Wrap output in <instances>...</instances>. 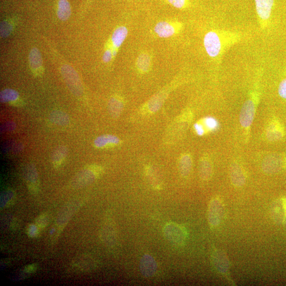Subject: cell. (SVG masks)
Returning <instances> with one entry per match:
<instances>
[{"instance_id": "1", "label": "cell", "mask_w": 286, "mask_h": 286, "mask_svg": "<svg viewBox=\"0 0 286 286\" xmlns=\"http://www.w3.org/2000/svg\"><path fill=\"white\" fill-rule=\"evenodd\" d=\"M241 39V35L235 32L214 30L205 35L203 44L209 56L220 61L226 51Z\"/></svg>"}, {"instance_id": "2", "label": "cell", "mask_w": 286, "mask_h": 286, "mask_svg": "<svg viewBox=\"0 0 286 286\" xmlns=\"http://www.w3.org/2000/svg\"><path fill=\"white\" fill-rule=\"evenodd\" d=\"M103 170L98 165H90L76 175L71 182L73 188L84 187L92 183L102 173Z\"/></svg>"}, {"instance_id": "3", "label": "cell", "mask_w": 286, "mask_h": 286, "mask_svg": "<svg viewBox=\"0 0 286 286\" xmlns=\"http://www.w3.org/2000/svg\"><path fill=\"white\" fill-rule=\"evenodd\" d=\"M258 21L263 29L268 28L271 22L275 0H254Z\"/></svg>"}, {"instance_id": "4", "label": "cell", "mask_w": 286, "mask_h": 286, "mask_svg": "<svg viewBox=\"0 0 286 286\" xmlns=\"http://www.w3.org/2000/svg\"><path fill=\"white\" fill-rule=\"evenodd\" d=\"M164 234L167 240L176 245H182L186 241L187 233L180 225L170 222L164 226Z\"/></svg>"}, {"instance_id": "5", "label": "cell", "mask_w": 286, "mask_h": 286, "mask_svg": "<svg viewBox=\"0 0 286 286\" xmlns=\"http://www.w3.org/2000/svg\"><path fill=\"white\" fill-rule=\"evenodd\" d=\"M256 107L251 99H248L244 103L240 112V122L244 128L250 127L255 115Z\"/></svg>"}, {"instance_id": "6", "label": "cell", "mask_w": 286, "mask_h": 286, "mask_svg": "<svg viewBox=\"0 0 286 286\" xmlns=\"http://www.w3.org/2000/svg\"><path fill=\"white\" fill-rule=\"evenodd\" d=\"M140 271L142 275L145 278H150L154 276L157 269V264L154 258L146 254L140 261Z\"/></svg>"}, {"instance_id": "7", "label": "cell", "mask_w": 286, "mask_h": 286, "mask_svg": "<svg viewBox=\"0 0 286 286\" xmlns=\"http://www.w3.org/2000/svg\"><path fill=\"white\" fill-rule=\"evenodd\" d=\"M25 179L30 192L36 194L40 190L39 178L36 169L33 165L29 164L25 169Z\"/></svg>"}, {"instance_id": "8", "label": "cell", "mask_w": 286, "mask_h": 286, "mask_svg": "<svg viewBox=\"0 0 286 286\" xmlns=\"http://www.w3.org/2000/svg\"><path fill=\"white\" fill-rule=\"evenodd\" d=\"M222 207L218 199H215L210 203L208 209V222L212 227L219 225L221 218Z\"/></svg>"}, {"instance_id": "9", "label": "cell", "mask_w": 286, "mask_h": 286, "mask_svg": "<svg viewBox=\"0 0 286 286\" xmlns=\"http://www.w3.org/2000/svg\"><path fill=\"white\" fill-rule=\"evenodd\" d=\"M80 202H71L68 203L62 209V212L56 220V225L57 226L62 228L66 224L70 218L75 211L76 208L79 207Z\"/></svg>"}, {"instance_id": "10", "label": "cell", "mask_w": 286, "mask_h": 286, "mask_svg": "<svg viewBox=\"0 0 286 286\" xmlns=\"http://www.w3.org/2000/svg\"><path fill=\"white\" fill-rule=\"evenodd\" d=\"M70 74L66 70L63 73L67 84L71 91L76 95H80L82 92V88L78 76L74 71H69Z\"/></svg>"}, {"instance_id": "11", "label": "cell", "mask_w": 286, "mask_h": 286, "mask_svg": "<svg viewBox=\"0 0 286 286\" xmlns=\"http://www.w3.org/2000/svg\"><path fill=\"white\" fill-rule=\"evenodd\" d=\"M30 67L36 74H40L42 69L43 61L41 54L37 48L32 49L29 54Z\"/></svg>"}, {"instance_id": "12", "label": "cell", "mask_w": 286, "mask_h": 286, "mask_svg": "<svg viewBox=\"0 0 286 286\" xmlns=\"http://www.w3.org/2000/svg\"><path fill=\"white\" fill-rule=\"evenodd\" d=\"M120 139L112 135H101L95 139L94 145L98 148H104L108 146H117L120 144Z\"/></svg>"}, {"instance_id": "13", "label": "cell", "mask_w": 286, "mask_h": 286, "mask_svg": "<svg viewBox=\"0 0 286 286\" xmlns=\"http://www.w3.org/2000/svg\"><path fill=\"white\" fill-rule=\"evenodd\" d=\"M282 160L277 156L266 157L263 163V168L266 173H272L281 168Z\"/></svg>"}, {"instance_id": "14", "label": "cell", "mask_w": 286, "mask_h": 286, "mask_svg": "<svg viewBox=\"0 0 286 286\" xmlns=\"http://www.w3.org/2000/svg\"><path fill=\"white\" fill-rule=\"evenodd\" d=\"M155 33L160 37L168 38L175 33L174 27L167 22H158L154 28Z\"/></svg>"}, {"instance_id": "15", "label": "cell", "mask_w": 286, "mask_h": 286, "mask_svg": "<svg viewBox=\"0 0 286 286\" xmlns=\"http://www.w3.org/2000/svg\"><path fill=\"white\" fill-rule=\"evenodd\" d=\"M213 263L220 272L224 273L227 270L229 264L227 258L221 252H215L212 257Z\"/></svg>"}, {"instance_id": "16", "label": "cell", "mask_w": 286, "mask_h": 286, "mask_svg": "<svg viewBox=\"0 0 286 286\" xmlns=\"http://www.w3.org/2000/svg\"><path fill=\"white\" fill-rule=\"evenodd\" d=\"M231 178L234 185L240 187L245 182V177L242 170L238 164H233L231 168Z\"/></svg>"}, {"instance_id": "17", "label": "cell", "mask_w": 286, "mask_h": 286, "mask_svg": "<svg viewBox=\"0 0 286 286\" xmlns=\"http://www.w3.org/2000/svg\"><path fill=\"white\" fill-rule=\"evenodd\" d=\"M128 30L124 26L119 27L117 28L112 34L111 40L114 48H118L126 40Z\"/></svg>"}, {"instance_id": "18", "label": "cell", "mask_w": 286, "mask_h": 286, "mask_svg": "<svg viewBox=\"0 0 286 286\" xmlns=\"http://www.w3.org/2000/svg\"><path fill=\"white\" fill-rule=\"evenodd\" d=\"M192 158L187 154L182 155L179 163V169L181 175L183 177L188 176L192 169Z\"/></svg>"}, {"instance_id": "19", "label": "cell", "mask_w": 286, "mask_h": 286, "mask_svg": "<svg viewBox=\"0 0 286 286\" xmlns=\"http://www.w3.org/2000/svg\"><path fill=\"white\" fill-rule=\"evenodd\" d=\"M109 111L110 115L114 118L119 117L124 109V103L122 100L117 97H113L109 103Z\"/></svg>"}, {"instance_id": "20", "label": "cell", "mask_w": 286, "mask_h": 286, "mask_svg": "<svg viewBox=\"0 0 286 286\" xmlns=\"http://www.w3.org/2000/svg\"><path fill=\"white\" fill-rule=\"evenodd\" d=\"M199 173L201 179L208 180L213 174V168L211 162L207 158H203L199 163Z\"/></svg>"}, {"instance_id": "21", "label": "cell", "mask_w": 286, "mask_h": 286, "mask_svg": "<svg viewBox=\"0 0 286 286\" xmlns=\"http://www.w3.org/2000/svg\"><path fill=\"white\" fill-rule=\"evenodd\" d=\"M71 6L67 0H59L57 16L61 21H66L71 16Z\"/></svg>"}, {"instance_id": "22", "label": "cell", "mask_w": 286, "mask_h": 286, "mask_svg": "<svg viewBox=\"0 0 286 286\" xmlns=\"http://www.w3.org/2000/svg\"><path fill=\"white\" fill-rule=\"evenodd\" d=\"M74 266L82 271L91 270L95 266V260L91 257L82 256L76 261Z\"/></svg>"}, {"instance_id": "23", "label": "cell", "mask_w": 286, "mask_h": 286, "mask_svg": "<svg viewBox=\"0 0 286 286\" xmlns=\"http://www.w3.org/2000/svg\"><path fill=\"white\" fill-rule=\"evenodd\" d=\"M67 149L65 146H61L57 148L53 153L52 161L54 166L58 168L63 163L67 156Z\"/></svg>"}, {"instance_id": "24", "label": "cell", "mask_w": 286, "mask_h": 286, "mask_svg": "<svg viewBox=\"0 0 286 286\" xmlns=\"http://www.w3.org/2000/svg\"><path fill=\"white\" fill-rule=\"evenodd\" d=\"M50 118L54 123L60 125H66L69 122L67 114L60 111H55L51 113Z\"/></svg>"}, {"instance_id": "25", "label": "cell", "mask_w": 286, "mask_h": 286, "mask_svg": "<svg viewBox=\"0 0 286 286\" xmlns=\"http://www.w3.org/2000/svg\"><path fill=\"white\" fill-rule=\"evenodd\" d=\"M18 97V93L12 89H5L1 92V100L3 103L15 101Z\"/></svg>"}, {"instance_id": "26", "label": "cell", "mask_w": 286, "mask_h": 286, "mask_svg": "<svg viewBox=\"0 0 286 286\" xmlns=\"http://www.w3.org/2000/svg\"><path fill=\"white\" fill-rule=\"evenodd\" d=\"M203 126L210 131L218 130L220 127L218 120L213 117H207L203 119Z\"/></svg>"}, {"instance_id": "27", "label": "cell", "mask_w": 286, "mask_h": 286, "mask_svg": "<svg viewBox=\"0 0 286 286\" xmlns=\"http://www.w3.org/2000/svg\"><path fill=\"white\" fill-rule=\"evenodd\" d=\"M150 65V57L146 54H142L138 57L137 66L143 72L148 71Z\"/></svg>"}, {"instance_id": "28", "label": "cell", "mask_w": 286, "mask_h": 286, "mask_svg": "<svg viewBox=\"0 0 286 286\" xmlns=\"http://www.w3.org/2000/svg\"><path fill=\"white\" fill-rule=\"evenodd\" d=\"M162 105V100L160 97L153 98L148 103V110L149 113H155L160 109Z\"/></svg>"}, {"instance_id": "29", "label": "cell", "mask_w": 286, "mask_h": 286, "mask_svg": "<svg viewBox=\"0 0 286 286\" xmlns=\"http://www.w3.org/2000/svg\"><path fill=\"white\" fill-rule=\"evenodd\" d=\"M50 216L47 213H43L36 220V225L40 228H44L46 227L49 223Z\"/></svg>"}, {"instance_id": "30", "label": "cell", "mask_w": 286, "mask_h": 286, "mask_svg": "<svg viewBox=\"0 0 286 286\" xmlns=\"http://www.w3.org/2000/svg\"><path fill=\"white\" fill-rule=\"evenodd\" d=\"M15 197L14 193L12 191H6L1 196V207L10 205Z\"/></svg>"}, {"instance_id": "31", "label": "cell", "mask_w": 286, "mask_h": 286, "mask_svg": "<svg viewBox=\"0 0 286 286\" xmlns=\"http://www.w3.org/2000/svg\"><path fill=\"white\" fill-rule=\"evenodd\" d=\"M12 31V26L10 23L4 22L1 24V36L3 37L9 36Z\"/></svg>"}, {"instance_id": "32", "label": "cell", "mask_w": 286, "mask_h": 286, "mask_svg": "<svg viewBox=\"0 0 286 286\" xmlns=\"http://www.w3.org/2000/svg\"><path fill=\"white\" fill-rule=\"evenodd\" d=\"M168 2L177 9H182L187 5L188 0H168Z\"/></svg>"}, {"instance_id": "33", "label": "cell", "mask_w": 286, "mask_h": 286, "mask_svg": "<svg viewBox=\"0 0 286 286\" xmlns=\"http://www.w3.org/2000/svg\"><path fill=\"white\" fill-rule=\"evenodd\" d=\"M278 93L280 97L286 99V78L280 83L278 88Z\"/></svg>"}, {"instance_id": "34", "label": "cell", "mask_w": 286, "mask_h": 286, "mask_svg": "<svg viewBox=\"0 0 286 286\" xmlns=\"http://www.w3.org/2000/svg\"><path fill=\"white\" fill-rule=\"evenodd\" d=\"M38 227L37 225H30L28 226L27 228V234L29 237L35 238L37 236L38 233H39Z\"/></svg>"}, {"instance_id": "35", "label": "cell", "mask_w": 286, "mask_h": 286, "mask_svg": "<svg viewBox=\"0 0 286 286\" xmlns=\"http://www.w3.org/2000/svg\"><path fill=\"white\" fill-rule=\"evenodd\" d=\"M194 127L197 135L201 136L205 134V129L203 125L200 123H196L194 124Z\"/></svg>"}, {"instance_id": "36", "label": "cell", "mask_w": 286, "mask_h": 286, "mask_svg": "<svg viewBox=\"0 0 286 286\" xmlns=\"http://www.w3.org/2000/svg\"><path fill=\"white\" fill-rule=\"evenodd\" d=\"M38 269V265L36 264H31L25 267L23 271L25 273H32L35 272Z\"/></svg>"}, {"instance_id": "37", "label": "cell", "mask_w": 286, "mask_h": 286, "mask_svg": "<svg viewBox=\"0 0 286 286\" xmlns=\"http://www.w3.org/2000/svg\"><path fill=\"white\" fill-rule=\"evenodd\" d=\"M113 56V52L110 49H107L105 51L103 56V61L105 63L110 62Z\"/></svg>"}, {"instance_id": "38", "label": "cell", "mask_w": 286, "mask_h": 286, "mask_svg": "<svg viewBox=\"0 0 286 286\" xmlns=\"http://www.w3.org/2000/svg\"><path fill=\"white\" fill-rule=\"evenodd\" d=\"M284 206H285V208L286 209V202H284Z\"/></svg>"}]
</instances>
